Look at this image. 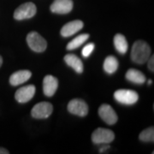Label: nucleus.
<instances>
[{"instance_id":"obj_1","label":"nucleus","mask_w":154,"mask_h":154,"mask_svg":"<svg viewBox=\"0 0 154 154\" xmlns=\"http://www.w3.org/2000/svg\"><path fill=\"white\" fill-rule=\"evenodd\" d=\"M151 57V48L149 45L143 40H137L133 45L131 51V59L133 62L143 64Z\"/></svg>"},{"instance_id":"obj_2","label":"nucleus","mask_w":154,"mask_h":154,"mask_svg":"<svg viewBox=\"0 0 154 154\" xmlns=\"http://www.w3.org/2000/svg\"><path fill=\"white\" fill-rule=\"evenodd\" d=\"M115 99L123 105H134L139 99V95L136 92L129 89H119L114 94Z\"/></svg>"},{"instance_id":"obj_3","label":"nucleus","mask_w":154,"mask_h":154,"mask_svg":"<svg viewBox=\"0 0 154 154\" xmlns=\"http://www.w3.org/2000/svg\"><path fill=\"white\" fill-rule=\"evenodd\" d=\"M28 46L35 52H43L47 47V42L37 32H31L27 36Z\"/></svg>"},{"instance_id":"obj_4","label":"nucleus","mask_w":154,"mask_h":154,"mask_svg":"<svg viewBox=\"0 0 154 154\" xmlns=\"http://www.w3.org/2000/svg\"><path fill=\"white\" fill-rule=\"evenodd\" d=\"M115 139V134L110 129L99 128L92 134V140L94 144H108Z\"/></svg>"},{"instance_id":"obj_5","label":"nucleus","mask_w":154,"mask_h":154,"mask_svg":"<svg viewBox=\"0 0 154 154\" xmlns=\"http://www.w3.org/2000/svg\"><path fill=\"white\" fill-rule=\"evenodd\" d=\"M36 6L33 3H25L20 5L14 12V18L16 20L21 21L25 19H29L34 17L36 14Z\"/></svg>"},{"instance_id":"obj_6","label":"nucleus","mask_w":154,"mask_h":154,"mask_svg":"<svg viewBox=\"0 0 154 154\" xmlns=\"http://www.w3.org/2000/svg\"><path fill=\"white\" fill-rule=\"evenodd\" d=\"M53 111V106L49 102H39L33 106L31 114L33 118L44 119L51 115Z\"/></svg>"},{"instance_id":"obj_7","label":"nucleus","mask_w":154,"mask_h":154,"mask_svg":"<svg viewBox=\"0 0 154 154\" xmlns=\"http://www.w3.org/2000/svg\"><path fill=\"white\" fill-rule=\"evenodd\" d=\"M68 110L74 115L86 116L88 113V106L82 99H75L68 104Z\"/></svg>"},{"instance_id":"obj_8","label":"nucleus","mask_w":154,"mask_h":154,"mask_svg":"<svg viewBox=\"0 0 154 154\" xmlns=\"http://www.w3.org/2000/svg\"><path fill=\"white\" fill-rule=\"evenodd\" d=\"M99 115L101 119L109 125H113L118 120L117 115L114 109L109 105L104 104L99 109Z\"/></svg>"},{"instance_id":"obj_9","label":"nucleus","mask_w":154,"mask_h":154,"mask_svg":"<svg viewBox=\"0 0 154 154\" xmlns=\"http://www.w3.org/2000/svg\"><path fill=\"white\" fill-rule=\"evenodd\" d=\"M36 92V88L33 85H28L19 88L16 92L15 98L19 103H27L33 99Z\"/></svg>"},{"instance_id":"obj_10","label":"nucleus","mask_w":154,"mask_h":154,"mask_svg":"<svg viewBox=\"0 0 154 154\" xmlns=\"http://www.w3.org/2000/svg\"><path fill=\"white\" fill-rule=\"evenodd\" d=\"M72 0H55L51 5V11L56 14H68L73 9Z\"/></svg>"},{"instance_id":"obj_11","label":"nucleus","mask_w":154,"mask_h":154,"mask_svg":"<svg viewBox=\"0 0 154 154\" xmlns=\"http://www.w3.org/2000/svg\"><path fill=\"white\" fill-rule=\"evenodd\" d=\"M58 88V81L53 75H47L43 80V92L47 97L53 96Z\"/></svg>"},{"instance_id":"obj_12","label":"nucleus","mask_w":154,"mask_h":154,"mask_svg":"<svg viewBox=\"0 0 154 154\" xmlns=\"http://www.w3.org/2000/svg\"><path fill=\"white\" fill-rule=\"evenodd\" d=\"M83 26H84V23L81 20H75L70 22H68L61 29V35L63 37L72 36L77 32H79L81 29H82Z\"/></svg>"},{"instance_id":"obj_13","label":"nucleus","mask_w":154,"mask_h":154,"mask_svg":"<svg viewBox=\"0 0 154 154\" xmlns=\"http://www.w3.org/2000/svg\"><path fill=\"white\" fill-rule=\"evenodd\" d=\"M32 73L29 70H19L13 73L10 77V83L12 86H18L30 79Z\"/></svg>"},{"instance_id":"obj_14","label":"nucleus","mask_w":154,"mask_h":154,"mask_svg":"<svg viewBox=\"0 0 154 154\" xmlns=\"http://www.w3.org/2000/svg\"><path fill=\"white\" fill-rule=\"evenodd\" d=\"M64 61L72 69H75V71L78 74H82L83 72V63L76 55L75 54H68L64 57Z\"/></svg>"},{"instance_id":"obj_15","label":"nucleus","mask_w":154,"mask_h":154,"mask_svg":"<svg viewBox=\"0 0 154 154\" xmlns=\"http://www.w3.org/2000/svg\"><path fill=\"white\" fill-rule=\"evenodd\" d=\"M126 79L128 81L136 84H143L146 82V77L143 73L135 69H130L127 71Z\"/></svg>"},{"instance_id":"obj_16","label":"nucleus","mask_w":154,"mask_h":154,"mask_svg":"<svg viewBox=\"0 0 154 154\" xmlns=\"http://www.w3.org/2000/svg\"><path fill=\"white\" fill-rule=\"evenodd\" d=\"M114 45H115L116 50L121 53V54H125L128 51V45L127 41L126 38L121 34V33H116L114 37Z\"/></svg>"},{"instance_id":"obj_17","label":"nucleus","mask_w":154,"mask_h":154,"mask_svg":"<svg viewBox=\"0 0 154 154\" xmlns=\"http://www.w3.org/2000/svg\"><path fill=\"white\" fill-rule=\"evenodd\" d=\"M118 69V61L113 56H109L105 58L104 63V69L108 74H114Z\"/></svg>"},{"instance_id":"obj_18","label":"nucleus","mask_w":154,"mask_h":154,"mask_svg":"<svg viewBox=\"0 0 154 154\" xmlns=\"http://www.w3.org/2000/svg\"><path fill=\"white\" fill-rule=\"evenodd\" d=\"M88 38H89V34L88 33L80 34L79 36L75 37L73 40H71L69 44L67 45V50L72 51V50L77 49L78 47L82 45V44H84Z\"/></svg>"},{"instance_id":"obj_19","label":"nucleus","mask_w":154,"mask_h":154,"mask_svg":"<svg viewBox=\"0 0 154 154\" xmlns=\"http://www.w3.org/2000/svg\"><path fill=\"white\" fill-rule=\"evenodd\" d=\"M140 140L144 142H153L154 141V128L153 127L148 128L140 134Z\"/></svg>"},{"instance_id":"obj_20","label":"nucleus","mask_w":154,"mask_h":154,"mask_svg":"<svg viewBox=\"0 0 154 154\" xmlns=\"http://www.w3.org/2000/svg\"><path fill=\"white\" fill-rule=\"evenodd\" d=\"M94 48H95V45H94V43H89V44L84 46V48L82 51V54L84 57H88L94 51Z\"/></svg>"},{"instance_id":"obj_21","label":"nucleus","mask_w":154,"mask_h":154,"mask_svg":"<svg viewBox=\"0 0 154 154\" xmlns=\"http://www.w3.org/2000/svg\"><path fill=\"white\" fill-rule=\"evenodd\" d=\"M148 62V68L152 72L154 71V56H152L149 57V59L147 60Z\"/></svg>"},{"instance_id":"obj_22","label":"nucleus","mask_w":154,"mask_h":154,"mask_svg":"<svg viewBox=\"0 0 154 154\" xmlns=\"http://www.w3.org/2000/svg\"><path fill=\"white\" fill-rule=\"evenodd\" d=\"M9 151L8 150H6L5 148H2V147H0V154H9Z\"/></svg>"},{"instance_id":"obj_23","label":"nucleus","mask_w":154,"mask_h":154,"mask_svg":"<svg viewBox=\"0 0 154 154\" xmlns=\"http://www.w3.org/2000/svg\"><path fill=\"white\" fill-rule=\"evenodd\" d=\"M109 148H110V146H108V145H107V146H105V147H102V148H100L99 152H100V153H101V152H104L105 150H107V149H109Z\"/></svg>"},{"instance_id":"obj_24","label":"nucleus","mask_w":154,"mask_h":154,"mask_svg":"<svg viewBox=\"0 0 154 154\" xmlns=\"http://www.w3.org/2000/svg\"><path fill=\"white\" fill-rule=\"evenodd\" d=\"M2 63H3V58H2V57L0 56V67L2 65Z\"/></svg>"},{"instance_id":"obj_25","label":"nucleus","mask_w":154,"mask_h":154,"mask_svg":"<svg viewBox=\"0 0 154 154\" xmlns=\"http://www.w3.org/2000/svg\"><path fill=\"white\" fill-rule=\"evenodd\" d=\"M152 81L150 80V81H149V82H148V84H149V85H150V84H152Z\"/></svg>"}]
</instances>
